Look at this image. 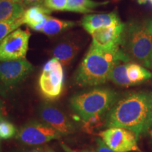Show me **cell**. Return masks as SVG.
Returning a JSON list of instances; mask_svg holds the SVG:
<instances>
[{"instance_id": "32", "label": "cell", "mask_w": 152, "mask_h": 152, "mask_svg": "<svg viewBox=\"0 0 152 152\" xmlns=\"http://www.w3.org/2000/svg\"><path fill=\"white\" fill-rule=\"evenodd\" d=\"M148 1H150V2L152 3V0H148Z\"/></svg>"}, {"instance_id": "2", "label": "cell", "mask_w": 152, "mask_h": 152, "mask_svg": "<svg viewBox=\"0 0 152 152\" xmlns=\"http://www.w3.org/2000/svg\"><path fill=\"white\" fill-rule=\"evenodd\" d=\"M130 59L121 49L104 50L91 44L88 52L80 64L74 75V81L82 87L97 86L109 80L110 73L121 62L128 63Z\"/></svg>"}, {"instance_id": "27", "label": "cell", "mask_w": 152, "mask_h": 152, "mask_svg": "<svg viewBox=\"0 0 152 152\" xmlns=\"http://www.w3.org/2000/svg\"><path fill=\"white\" fill-rule=\"evenodd\" d=\"M137 2L140 4H146L147 2H148V0H137Z\"/></svg>"}, {"instance_id": "18", "label": "cell", "mask_w": 152, "mask_h": 152, "mask_svg": "<svg viewBox=\"0 0 152 152\" xmlns=\"http://www.w3.org/2000/svg\"><path fill=\"white\" fill-rule=\"evenodd\" d=\"M127 73L133 85L140 84L152 77L151 72L135 63H128Z\"/></svg>"}, {"instance_id": "14", "label": "cell", "mask_w": 152, "mask_h": 152, "mask_svg": "<svg viewBox=\"0 0 152 152\" xmlns=\"http://www.w3.org/2000/svg\"><path fill=\"white\" fill-rule=\"evenodd\" d=\"M78 45L71 40L61 42L52 50V56L61 63L63 66H68L73 61L79 52Z\"/></svg>"}, {"instance_id": "10", "label": "cell", "mask_w": 152, "mask_h": 152, "mask_svg": "<svg viewBox=\"0 0 152 152\" xmlns=\"http://www.w3.org/2000/svg\"><path fill=\"white\" fill-rule=\"evenodd\" d=\"M125 23L115 25L94 30L91 34L92 45L104 50H116L121 48V37Z\"/></svg>"}, {"instance_id": "24", "label": "cell", "mask_w": 152, "mask_h": 152, "mask_svg": "<svg viewBox=\"0 0 152 152\" xmlns=\"http://www.w3.org/2000/svg\"><path fill=\"white\" fill-rule=\"evenodd\" d=\"M97 142V147H96V152H115L113 150L108 147L106 144L104 143V141L100 139L96 140Z\"/></svg>"}, {"instance_id": "4", "label": "cell", "mask_w": 152, "mask_h": 152, "mask_svg": "<svg viewBox=\"0 0 152 152\" xmlns=\"http://www.w3.org/2000/svg\"><path fill=\"white\" fill-rule=\"evenodd\" d=\"M117 100V94L105 87H97L87 92L73 95L70 105L85 123L91 119H101Z\"/></svg>"}, {"instance_id": "9", "label": "cell", "mask_w": 152, "mask_h": 152, "mask_svg": "<svg viewBox=\"0 0 152 152\" xmlns=\"http://www.w3.org/2000/svg\"><path fill=\"white\" fill-rule=\"evenodd\" d=\"M104 143L115 152H142L137 146L138 137L132 131L119 127H110L100 132Z\"/></svg>"}, {"instance_id": "33", "label": "cell", "mask_w": 152, "mask_h": 152, "mask_svg": "<svg viewBox=\"0 0 152 152\" xmlns=\"http://www.w3.org/2000/svg\"><path fill=\"white\" fill-rule=\"evenodd\" d=\"M115 1H119V0H115Z\"/></svg>"}, {"instance_id": "8", "label": "cell", "mask_w": 152, "mask_h": 152, "mask_svg": "<svg viewBox=\"0 0 152 152\" xmlns=\"http://www.w3.org/2000/svg\"><path fill=\"white\" fill-rule=\"evenodd\" d=\"M63 135L45 123L30 121L20 128L17 138L28 145H42L52 140H58Z\"/></svg>"}, {"instance_id": "30", "label": "cell", "mask_w": 152, "mask_h": 152, "mask_svg": "<svg viewBox=\"0 0 152 152\" xmlns=\"http://www.w3.org/2000/svg\"><path fill=\"white\" fill-rule=\"evenodd\" d=\"M10 1H15V2H18V3H20V0H10Z\"/></svg>"}, {"instance_id": "7", "label": "cell", "mask_w": 152, "mask_h": 152, "mask_svg": "<svg viewBox=\"0 0 152 152\" xmlns=\"http://www.w3.org/2000/svg\"><path fill=\"white\" fill-rule=\"evenodd\" d=\"M30 33L18 28L0 42V61L26 58Z\"/></svg>"}, {"instance_id": "26", "label": "cell", "mask_w": 152, "mask_h": 152, "mask_svg": "<svg viewBox=\"0 0 152 152\" xmlns=\"http://www.w3.org/2000/svg\"><path fill=\"white\" fill-rule=\"evenodd\" d=\"M62 146H63V148H64V150H65L66 152H88V151H74V150H72V149H70V148L68 147V146L65 145V144H62Z\"/></svg>"}, {"instance_id": "31", "label": "cell", "mask_w": 152, "mask_h": 152, "mask_svg": "<svg viewBox=\"0 0 152 152\" xmlns=\"http://www.w3.org/2000/svg\"><path fill=\"white\" fill-rule=\"evenodd\" d=\"M1 116H2V115H1V114H0V117ZM0 152H1V147H0Z\"/></svg>"}, {"instance_id": "28", "label": "cell", "mask_w": 152, "mask_h": 152, "mask_svg": "<svg viewBox=\"0 0 152 152\" xmlns=\"http://www.w3.org/2000/svg\"><path fill=\"white\" fill-rule=\"evenodd\" d=\"M2 111H3V104L2 102H1V100H0V114H1V113H2Z\"/></svg>"}, {"instance_id": "34", "label": "cell", "mask_w": 152, "mask_h": 152, "mask_svg": "<svg viewBox=\"0 0 152 152\" xmlns=\"http://www.w3.org/2000/svg\"><path fill=\"white\" fill-rule=\"evenodd\" d=\"M0 1H1V0H0Z\"/></svg>"}, {"instance_id": "12", "label": "cell", "mask_w": 152, "mask_h": 152, "mask_svg": "<svg viewBox=\"0 0 152 152\" xmlns=\"http://www.w3.org/2000/svg\"><path fill=\"white\" fill-rule=\"evenodd\" d=\"M121 23L116 11L109 14L85 15L81 20L83 28L90 35L99 28L109 27Z\"/></svg>"}, {"instance_id": "16", "label": "cell", "mask_w": 152, "mask_h": 152, "mask_svg": "<svg viewBox=\"0 0 152 152\" xmlns=\"http://www.w3.org/2000/svg\"><path fill=\"white\" fill-rule=\"evenodd\" d=\"M75 26V23L73 21L60 20L49 16L40 32L45 35L53 36L70 29Z\"/></svg>"}, {"instance_id": "15", "label": "cell", "mask_w": 152, "mask_h": 152, "mask_svg": "<svg viewBox=\"0 0 152 152\" xmlns=\"http://www.w3.org/2000/svg\"><path fill=\"white\" fill-rule=\"evenodd\" d=\"M26 9L20 3L10 0L0 1V21H11L21 18Z\"/></svg>"}, {"instance_id": "3", "label": "cell", "mask_w": 152, "mask_h": 152, "mask_svg": "<svg viewBox=\"0 0 152 152\" xmlns=\"http://www.w3.org/2000/svg\"><path fill=\"white\" fill-rule=\"evenodd\" d=\"M120 47L130 61L149 68L152 52V18L134 19L125 23Z\"/></svg>"}, {"instance_id": "17", "label": "cell", "mask_w": 152, "mask_h": 152, "mask_svg": "<svg viewBox=\"0 0 152 152\" xmlns=\"http://www.w3.org/2000/svg\"><path fill=\"white\" fill-rule=\"evenodd\" d=\"M107 3L108 1L98 2L92 0H67L66 11L86 14L92 12L94 9Z\"/></svg>"}, {"instance_id": "20", "label": "cell", "mask_w": 152, "mask_h": 152, "mask_svg": "<svg viewBox=\"0 0 152 152\" xmlns=\"http://www.w3.org/2000/svg\"><path fill=\"white\" fill-rule=\"evenodd\" d=\"M23 24L24 23L22 18L11 21H0V42Z\"/></svg>"}, {"instance_id": "11", "label": "cell", "mask_w": 152, "mask_h": 152, "mask_svg": "<svg viewBox=\"0 0 152 152\" xmlns=\"http://www.w3.org/2000/svg\"><path fill=\"white\" fill-rule=\"evenodd\" d=\"M39 115L46 124L52 127L63 136L72 134L75 131L73 123L63 112L55 106L45 104L39 109Z\"/></svg>"}, {"instance_id": "13", "label": "cell", "mask_w": 152, "mask_h": 152, "mask_svg": "<svg viewBox=\"0 0 152 152\" xmlns=\"http://www.w3.org/2000/svg\"><path fill=\"white\" fill-rule=\"evenodd\" d=\"M51 12L52 11L45 6L30 7L25 10L22 17L23 23L35 31L40 32Z\"/></svg>"}, {"instance_id": "6", "label": "cell", "mask_w": 152, "mask_h": 152, "mask_svg": "<svg viewBox=\"0 0 152 152\" xmlns=\"http://www.w3.org/2000/svg\"><path fill=\"white\" fill-rule=\"evenodd\" d=\"M33 71V64L26 58L0 63V94L14 90Z\"/></svg>"}, {"instance_id": "1", "label": "cell", "mask_w": 152, "mask_h": 152, "mask_svg": "<svg viewBox=\"0 0 152 152\" xmlns=\"http://www.w3.org/2000/svg\"><path fill=\"white\" fill-rule=\"evenodd\" d=\"M106 126L119 127L138 137L152 127V93L132 92L116 100L109 111Z\"/></svg>"}, {"instance_id": "5", "label": "cell", "mask_w": 152, "mask_h": 152, "mask_svg": "<svg viewBox=\"0 0 152 152\" xmlns=\"http://www.w3.org/2000/svg\"><path fill=\"white\" fill-rule=\"evenodd\" d=\"M64 72L59 61L53 58L43 66L39 78V87L42 96L47 100H56L64 90Z\"/></svg>"}, {"instance_id": "23", "label": "cell", "mask_w": 152, "mask_h": 152, "mask_svg": "<svg viewBox=\"0 0 152 152\" xmlns=\"http://www.w3.org/2000/svg\"><path fill=\"white\" fill-rule=\"evenodd\" d=\"M45 0H20V4L25 9L33 6H44Z\"/></svg>"}, {"instance_id": "29", "label": "cell", "mask_w": 152, "mask_h": 152, "mask_svg": "<svg viewBox=\"0 0 152 152\" xmlns=\"http://www.w3.org/2000/svg\"><path fill=\"white\" fill-rule=\"evenodd\" d=\"M149 68L152 69V52L151 54V56H150V62H149Z\"/></svg>"}, {"instance_id": "21", "label": "cell", "mask_w": 152, "mask_h": 152, "mask_svg": "<svg viewBox=\"0 0 152 152\" xmlns=\"http://www.w3.org/2000/svg\"><path fill=\"white\" fill-rule=\"evenodd\" d=\"M16 128L13 123L7 121L2 116L0 117V139L7 140L11 138L16 135Z\"/></svg>"}, {"instance_id": "35", "label": "cell", "mask_w": 152, "mask_h": 152, "mask_svg": "<svg viewBox=\"0 0 152 152\" xmlns=\"http://www.w3.org/2000/svg\"><path fill=\"white\" fill-rule=\"evenodd\" d=\"M151 134H152V132H151Z\"/></svg>"}, {"instance_id": "19", "label": "cell", "mask_w": 152, "mask_h": 152, "mask_svg": "<svg viewBox=\"0 0 152 152\" xmlns=\"http://www.w3.org/2000/svg\"><path fill=\"white\" fill-rule=\"evenodd\" d=\"M128 63L121 62L115 66L110 73L109 80L121 87H128L133 86L127 73V66Z\"/></svg>"}, {"instance_id": "25", "label": "cell", "mask_w": 152, "mask_h": 152, "mask_svg": "<svg viewBox=\"0 0 152 152\" xmlns=\"http://www.w3.org/2000/svg\"><path fill=\"white\" fill-rule=\"evenodd\" d=\"M24 152H55L52 149L47 146H41V147H35L33 149H31L28 151Z\"/></svg>"}, {"instance_id": "22", "label": "cell", "mask_w": 152, "mask_h": 152, "mask_svg": "<svg viewBox=\"0 0 152 152\" xmlns=\"http://www.w3.org/2000/svg\"><path fill=\"white\" fill-rule=\"evenodd\" d=\"M67 0H45L44 6L51 11H66Z\"/></svg>"}]
</instances>
